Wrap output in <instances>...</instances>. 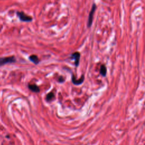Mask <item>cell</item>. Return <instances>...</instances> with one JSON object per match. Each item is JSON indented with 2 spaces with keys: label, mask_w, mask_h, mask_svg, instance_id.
<instances>
[{
  "label": "cell",
  "mask_w": 145,
  "mask_h": 145,
  "mask_svg": "<svg viewBox=\"0 0 145 145\" xmlns=\"http://www.w3.org/2000/svg\"><path fill=\"white\" fill-rule=\"evenodd\" d=\"M80 57H81L80 53L78 52H74L72 54L71 58L72 60H74V61H75V65L76 67H77L79 65Z\"/></svg>",
  "instance_id": "cell-4"
},
{
  "label": "cell",
  "mask_w": 145,
  "mask_h": 145,
  "mask_svg": "<svg viewBox=\"0 0 145 145\" xmlns=\"http://www.w3.org/2000/svg\"><path fill=\"white\" fill-rule=\"evenodd\" d=\"M84 79V77L83 75L82 76V77H81L80 79H78V80H77V79H76L72 75V82L73 83V84H75V85H79V84H82V83L83 82Z\"/></svg>",
  "instance_id": "cell-5"
},
{
  "label": "cell",
  "mask_w": 145,
  "mask_h": 145,
  "mask_svg": "<svg viewBox=\"0 0 145 145\" xmlns=\"http://www.w3.org/2000/svg\"><path fill=\"white\" fill-rule=\"evenodd\" d=\"M28 88L31 90L35 92H39L40 89L36 84H28Z\"/></svg>",
  "instance_id": "cell-7"
},
{
  "label": "cell",
  "mask_w": 145,
  "mask_h": 145,
  "mask_svg": "<svg viewBox=\"0 0 145 145\" xmlns=\"http://www.w3.org/2000/svg\"><path fill=\"white\" fill-rule=\"evenodd\" d=\"M16 61L14 56L6 57L0 58V66L6 65L7 63H14Z\"/></svg>",
  "instance_id": "cell-1"
},
{
  "label": "cell",
  "mask_w": 145,
  "mask_h": 145,
  "mask_svg": "<svg viewBox=\"0 0 145 145\" xmlns=\"http://www.w3.org/2000/svg\"><path fill=\"white\" fill-rule=\"evenodd\" d=\"M96 8V5L95 3H94L92 6V8L90 11V13L89 14V19H88V23H87V26L88 27H90L92 24V20H93V17H94V13L95 11Z\"/></svg>",
  "instance_id": "cell-3"
},
{
  "label": "cell",
  "mask_w": 145,
  "mask_h": 145,
  "mask_svg": "<svg viewBox=\"0 0 145 145\" xmlns=\"http://www.w3.org/2000/svg\"><path fill=\"white\" fill-rule=\"evenodd\" d=\"M54 93H53V92H49V94H48L47 95H46V100L48 101H51L52 100H53V99H54Z\"/></svg>",
  "instance_id": "cell-9"
},
{
  "label": "cell",
  "mask_w": 145,
  "mask_h": 145,
  "mask_svg": "<svg viewBox=\"0 0 145 145\" xmlns=\"http://www.w3.org/2000/svg\"><path fill=\"white\" fill-rule=\"evenodd\" d=\"M17 15H18L19 19L22 22H30L32 20V18L31 17L28 16L27 14H26L23 12H19L18 11L17 13Z\"/></svg>",
  "instance_id": "cell-2"
},
{
  "label": "cell",
  "mask_w": 145,
  "mask_h": 145,
  "mask_svg": "<svg viewBox=\"0 0 145 145\" xmlns=\"http://www.w3.org/2000/svg\"><path fill=\"white\" fill-rule=\"evenodd\" d=\"M58 82L60 83H63L65 81V79L63 77H60L59 78H58Z\"/></svg>",
  "instance_id": "cell-10"
},
{
  "label": "cell",
  "mask_w": 145,
  "mask_h": 145,
  "mask_svg": "<svg viewBox=\"0 0 145 145\" xmlns=\"http://www.w3.org/2000/svg\"><path fill=\"white\" fill-rule=\"evenodd\" d=\"M100 74L103 77H105L107 74V68L104 65H101L100 69Z\"/></svg>",
  "instance_id": "cell-8"
},
{
  "label": "cell",
  "mask_w": 145,
  "mask_h": 145,
  "mask_svg": "<svg viewBox=\"0 0 145 145\" xmlns=\"http://www.w3.org/2000/svg\"><path fill=\"white\" fill-rule=\"evenodd\" d=\"M29 60L34 63H35V65H37L39 63V58H38L37 56H36V55H31V56H30L29 57Z\"/></svg>",
  "instance_id": "cell-6"
}]
</instances>
